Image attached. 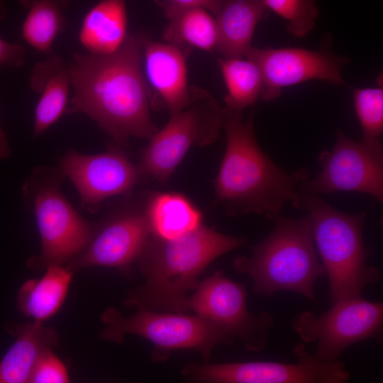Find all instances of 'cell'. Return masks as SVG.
<instances>
[{
    "instance_id": "cell-1",
    "label": "cell",
    "mask_w": 383,
    "mask_h": 383,
    "mask_svg": "<svg viewBox=\"0 0 383 383\" xmlns=\"http://www.w3.org/2000/svg\"><path fill=\"white\" fill-rule=\"evenodd\" d=\"M144 38L128 35L113 54L77 53L68 62L74 95L67 113L88 116L119 143L132 137L150 139L158 131L143 67Z\"/></svg>"
},
{
    "instance_id": "cell-2",
    "label": "cell",
    "mask_w": 383,
    "mask_h": 383,
    "mask_svg": "<svg viewBox=\"0 0 383 383\" xmlns=\"http://www.w3.org/2000/svg\"><path fill=\"white\" fill-rule=\"evenodd\" d=\"M226 145L214 180L216 201L232 216L255 213L272 221L289 202L301 209L300 185L311 176L306 168L287 173L260 148L255 138L253 114L223 109Z\"/></svg>"
},
{
    "instance_id": "cell-3",
    "label": "cell",
    "mask_w": 383,
    "mask_h": 383,
    "mask_svg": "<svg viewBox=\"0 0 383 383\" xmlns=\"http://www.w3.org/2000/svg\"><path fill=\"white\" fill-rule=\"evenodd\" d=\"M245 244L244 238L225 235L204 224L172 240L150 235L138 260L145 283L131 291L123 304L138 311L186 313L187 293L196 289L206 267Z\"/></svg>"
},
{
    "instance_id": "cell-4",
    "label": "cell",
    "mask_w": 383,
    "mask_h": 383,
    "mask_svg": "<svg viewBox=\"0 0 383 383\" xmlns=\"http://www.w3.org/2000/svg\"><path fill=\"white\" fill-rule=\"evenodd\" d=\"M272 221L273 231L254 246L251 256L235 258L234 270L252 278L257 295L272 297L289 291L316 303L314 285L325 270L318 258L309 217L279 215Z\"/></svg>"
},
{
    "instance_id": "cell-5",
    "label": "cell",
    "mask_w": 383,
    "mask_h": 383,
    "mask_svg": "<svg viewBox=\"0 0 383 383\" xmlns=\"http://www.w3.org/2000/svg\"><path fill=\"white\" fill-rule=\"evenodd\" d=\"M301 210L309 217L313 240L329 283V300L362 298L364 289L379 281L380 270L367 265L372 249L362 232L366 211L337 210L316 195L301 193Z\"/></svg>"
},
{
    "instance_id": "cell-6",
    "label": "cell",
    "mask_w": 383,
    "mask_h": 383,
    "mask_svg": "<svg viewBox=\"0 0 383 383\" xmlns=\"http://www.w3.org/2000/svg\"><path fill=\"white\" fill-rule=\"evenodd\" d=\"M101 320L105 325L100 333L103 339L121 343L126 334L141 336L155 345V362L165 361L176 349L196 350L208 360L214 347L233 343L226 331L197 315L140 310L124 318L119 311L109 307Z\"/></svg>"
},
{
    "instance_id": "cell-7",
    "label": "cell",
    "mask_w": 383,
    "mask_h": 383,
    "mask_svg": "<svg viewBox=\"0 0 383 383\" xmlns=\"http://www.w3.org/2000/svg\"><path fill=\"white\" fill-rule=\"evenodd\" d=\"M48 174L35 173L23 190L31 201L42 243L40 255L28 265L38 270L68 263L87 247L96 230L62 194L60 176Z\"/></svg>"
},
{
    "instance_id": "cell-8",
    "label": "cell",
    "mask_w": 383,
    "mask_h": 383,
    "mask_svg": "<svg viewBox=\"0 0 383 383\" xmlns=\"http://www.w3.org/2000/svg\"><path fill=\"white\" fill-rule=\"evenodd\" d=\"M223 127V110L206 91L192 87L189 102L170 119L143 149L139 169L165 183L193 146L213 143Z\"/></svg>"
},
{
    "instance_id": "cell-9",
    "label": "cell",
    "mask_w": 383,
    "mask_h": 383,
    "mask_svg": "<svg viewBox=\"0 0 383 383\" xmlns=\"http://www.w3.org/2000/svg\"><path fill=\"white\" fill-rule=\"evenodd\" d=\"M293 352L298 359L296 363H189L182 374L189 383H348L350 374L343 362L321 361L301 343Z\"/></svg>"
},
{
    "instance_id": "cell-10",
    "label": "cell",
    "mask_w": 383,
    "mask_h": 383,
    "mask_svg": "<svg viewBox=\"0 0 383 383\" xmlns=\"http://www.w3.org/2000/svg\"><path fill=\"white\" fill-rule=\"evenodd\" d=\"M382 322V303L362 297L336 302L318 316L309 311L301 312L293 318L291 326L304 342H317L316 358L333 362L356 343L379 339Z\"/></svg>"
},
{
    "instance_id": "cell-11",
    "label": "cell",
    "mask_w": 383,
    "mask_h": 383,
    "mask_svg": "<svg viewBox=\"0 0 383 383\" xmlns=\"http://www.w3.org/2000/svg\"><path fill=\"white\" fill-rule=\"evenodd\" d=\"M318 161L321 171L300 185L304 193L356 192L382 202L383 150L379 140L358 142L338 131L332 150L323 151Z\"/></svg>"
},
{
    "instance_id": "cell-12",
    "label": "cell",
    "mask_w": 383,
    "mask_h": 383,
    "mask_svg": "<svg viewBox=\"0 0 383 383\" xmlns=\"http://www.w3.org/2000/svg\"><path fill=\"white\" fill-rule=\"evenodd\" d=\"M247 295L244 284L217 270L199 282L193 295L187 297V307L233 338L240 339L247 350L258 352L267 344L274 318L266 311L258 315L250 313Z\"/></svg>"
},
{
    "instance_id": "cell-13",
    "label": "cell",
    "mask_w": 383,
    "mask_h": 383,
    "mask_svg": "<svg viewBox=\"0 0 383 383\" xmlns=\"http://www.w3.org/2000/svg\"><path fill=\"white\" fill-rule=\"evenodd\" d=\"M245 57L260 69L262 78L260 98L265 101L277 99L284 87L311 79L346 85L341 71L349 60L334 54L328 46L318 50L251 47Z\"/></svg>"
},
{
    "instance_id": "cell-14",
    "label": "cell",
    "mask_w": 383,
    "mask_h": 383,
    "mask_svg": "<svg viewBox=\"0 0 383 383\" xmlns=\"http://www.w3.org/2000/svg\"><path fill=\"white\" fill-rule=\"evenodd\" d=\"M60 168L77 189L82 205L92 211L107 198L131 190L141 174L118 150L94 155L70 150L60 157Z\"/></svg>"
},
{
    "instance_id": "cell-15",
    "label": "cell",
    "mask_w": 383,
    "mask_h": 383,
    "mask_svg": "<svg viewBox=\"0 0 383 383\" xmlns=\"http://www.w3.org/2000/svg\"><path fill=\"white\" fill-rule=\"evenodd\" d=\"M150 236L144 208L126 209L96 229L87 247L66 268L72 273L91 266L128 272L141 255Z\"/></svg>"
},
{
    "instance_id": "cell-16",
    "label": "cell",
    "mask_w": 383,
    "mask_h": 383,
    "mask_svg": "<svg viewBox=\"0 0 383 383\" xmlns=\"http://www.w3.org/2000/svg\"><path fill=\"white\" fill-rule=\"evenodd\" d=\"M143 72L149 87L170 114L189 102L187 53L184 48L167 42L143 41Z\"/></svg>"
},
{
    "instance_id": "cell-17",
    "label": "cell",
    "mask_w": 383,
    "mask_h": 383,
    "mask_svg": "<svg viewBox=\"0 0 383 383\" xmlns=\"http://www.w3.org/2000/svg\"><path fill=\"white\" fill-rule=\"evenodd\" d=\"M71 87L68 62L50 54L33 68L30 87L40 94L35 109L33 138L43 134L67 111Z\"/></svg>"
},
{
    "instance_id": "cell-18",
    "label": "cell",
    "mask_w": 383,
    "mask_h": 383,
    "mask_svg": "<svg viewBox=\"0 0 383 383\" xmlns=\"http://www.w3.org/2000/svg\"><path fill=\"white\" fill-rule=\"evenodd\" d=\"M4 330L16 340L0 362V383H29L40 355L57 344V333L39 322L9 323Z\"/></svg>"
},
{
    "instance_id": "cell-19",
    "label": "cell",
    "mask_w": 383,
    "mask_h": 383,
    "mask_svg": "<svg viewBox=\"0 0 383 383\" xmlns=\"http://www.w3.org/2000/svg\"><path fill=\"white\" fill-rule=\"evenodd\" d=\"M268 11L260 0H228L215 15V49L222 59L241 58L250 50L257 23Z\"/></svg>"
},
{
    "instance_id": "cell-20",
    "label": "cell",
    "mask_w": 383,
    "mask_h": 383,
    "mask_svg": "<svg viewBox=\"0 0 383 383\" xmlns=\"http://www.w3.org/2000/svg\"><path fill=\"white\" fill-rule=\"evenodd\" d=\"M128 18L122 0H104L85 15L79 40L88 53L108 55L116 52L126 40Z\"/></svg>"
},
{
    "instance_id": "cell-21",
    "label": "cell",
    "mask_w": 383,
    "mask_h": 383,
    "mask_svg": "<svg viewBox=\"0 0 383 383\" xmlns=\"http://www.w3.org/2000/svg\"><path fill=\"white\" fill-rule=\"evenodd\" d=\"M144 209L150 235L160 239L177 238L203 224L201 212L179 193H155L148 199Z\"/></svg>"
},
{
    "instance_id": "cell-22",
    "label": "cell",
    "mask_w": 383,
    "mask_h": 383,
    "mask_svg": "<svg viewBox=\"0 0 383 383\" xmlns=\"http://www.w3.org/2000/svg\"><path fill=\"white\" fill-rule=\"evenodd\" d=\"M73 273L61 265H50L39 279H30L20 288L17 307L35 322L42 323L55 314L62 304Z\"/></svg>"
},
{
    "instance_id": "cell-23",
    "label": "cell",
    "mask_w": 383,
    "mask_h": 383,
    "mask_svg": "<svg viewBox=\"0 0 383 383\" xmlns=\"http://www.w3.org/2000/svg\"><path fill=\"white\" fill-rule=\"evenodd\" d=\"M218 62L227 89L225 109L242 112L260 98L262 78L260 69L248 58H221Z\"/></svg>"
},
{
    "instance_id": "cell-24",
    "label": "cell",
    "mask_w": 383,
    "mask_h": 383,
    "mask_svg": "<svg viewBox=\"0 0 383 383\" xmlns=\"http://www.w3.org/2000/svg\"><path fill=\"white\" fill-rule=\"evenodd\" d=\"M28 9L22 24L23 39L35 50L50 55L52 45L65 25V2L51 0L24 1Z\"/></svg>"
},
{
    "instance_id": "cell-25",
    "label": "cell",
    "mask_w": 383,
    "mask_h": 383,
    "mask_svg": "<svg viewBox=\"0 0 383 383\" xmlns=\"http://www.w3.org/2000/svg\"><path fill=\"white\" fill-rule=\"evenodd\" d=\"M163 38L165 42L184 48L211 51L217 40L216 20L205 9L182 13L169 20Z\"/></svg>"
},
{
    "instance_id": "cell-26",
    "label": "cell",
    "mask_w": 383,
    "mask_h": 383,
    "mask_svg": "<svg viewBox=\"0 0 383 383\" xmlns=\"http://www.w3.org/2000/svg\"><path fill=\"white\" fill-rule=\"evenodd\" d=\"M355 112L362 130V141L379 140L383 131V88H353Z\"/></svg>"
},
{
    "instance_id": "cell-27",
    "label": "cell",
    "mask_w": 383,
    "mask_h": 383,
    "mask_svg": "<svg viewBox=\"0 0 383 383\" xmlns=\"http://www.w3.org/2000/svg\"><path fill=\"white\" fill-rule=\"evenodd\" d=\"M268 11L284 18L287 30L294 36L304 37L316 26L318 9L310 0H262Z\"/></svg>"
},
{
    "instance_id": "cell-28",
    "label": "cell",
    "mask_w": 383,
    "mask_h": 383,
    "mask_svg": "<svg viewBox=\"0 0 383 383\" xmlns=\"http://www.w3.org/2000/svg\"><path fill=\"white\" fill-rule=\"evenodd\" d=\"M29 383H70L66 367L52 349L40 355Z\"/></svg>"
},
{
    "instance_id": "cell-29",
    "label": "cell",
    "mask_w": 383,
    "mask_h": 383,
    "mask_svg": "<svg viewBox=\"0 0 383 383\" xmlns=\"http://www.w3.org/2000/svg\"><path fill=\"white\" fill-rule=\"evenodd\" d=\"M165 16L170 20L182 13L196 10L205 9L216 15L223 1L219 0H160L155 1Z\"/></svg>"
},
{
    "instance_id": "cell-30",
    "label": "cell",
    "mask_w": 383,
    "mask_h": 383,
    "mask_svg": "<svg viewBox=\"0 0 383 383\" xmlns=\"http://www.w3.org/2000/svg\"><path fill=\"white\" fill-rule=\"evenodd\" d=\"M6 16V8L4 3L0 1V21ZM25 56L26 50L21 45L7 42L0 36V66L20 67L24 64Z\"/></svg>"
},
{
    "instance_id": "cell-31",
    "label": "cell",
    "mask_w": 383,
    "mask_h": 383,
    "mask_svg": "<svg viewBox=\"0 0 383 383\" xmlns=\"http://www.w3.org/2000/svg\"><path fill=\"white\" fill-rule=\"evenodd\" d=\"M11 155L8 139L0 126V160H6Z\"/></svg>"
}]
</instances>
